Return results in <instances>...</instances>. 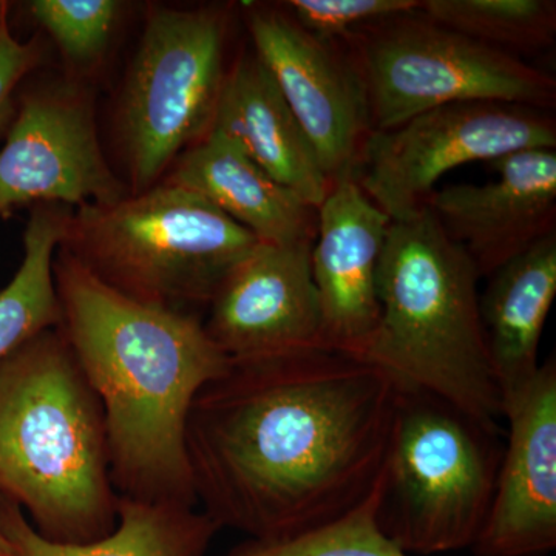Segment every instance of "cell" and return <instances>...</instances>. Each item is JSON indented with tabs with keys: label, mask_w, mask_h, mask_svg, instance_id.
Here are the masks:
<instances>
[{
	"label": "cell",
	"mask_w": 556,
	"mask_h": 556,
	"mask_svg": "<svg viewBox=\"0 0 556 556\" xmlns=\"http://www.w3.org/2000/svg\"><path fill=\"white\" fill-rule=\"evenodd\" d=\"M397 397L382 369L334 348L230 361L189 413L197 504L252 541L342 518L378 485Z\"/></svg>",
	"instance_id": "6da1fadb"
},
{
	"label": "cell",
	"mask_w": 556,
	"mask_h": 556,
	"mask_svg": "<svg viewBox=\"0 0 556 556\" xmlns=\"http://www.w3.org/2000/svg\"><path fill=\"white\" fill-rule=\"evenodd\" d=\"M60 249L53 266L60 329L100 399L116 493L197 507L189 413L229 358L195 314L131 299Z\"/></svg>",
	"instance_id": "7a4b0ae2"
},
{
	"label": "cell",
	"mask_w": 556,
	"mask_h": 556,
	"mask_svg": "<svg viewBox=\"0 0 556 556\" xmlns=\"http://www.w3.org/2000/svg\"><path fill=\"white\" fill-rule=\"evenodd\" d=\"M0 496L51 543L118 526L104 412L60 327L0 362Z\"/></svg>",
	"instance_id": "3957f363"
},
{
	"label": "cell",
	"mask_w": 556,
	"mask_h": 556,
	"mask_svg": "<svg viewBox=\"0 0 556 556\" xmlns=\"http://www.w3.org/2000/svg\"><path fill=\"white\" fill-rule=\"evenodd\" d=\"M479 278L430 208L391 222L378 269V324L356 357L401 390L426 391L500 427L503 396L479 313Z\"/></svg>",
	"instance_id": "277c9868"
},
{
	"label": "cell",
	"mask_w": 556,
	"mask_h": 556,
	"mask_svg": "<svg viewBox=\"0 0 556 556\" xmlns=\"http://www.w3.org/2000/svg\"><path fill=\"white\" fill-rule=\"evenodd\" d=\"M260 240L182 186L79 207L61 248L123 294L178 311L208 305Z\"/></svg>",
	"instance_id": "5b68a950"
},
{
	"label": "cell",
	"mask_w": 556,
	"mask_h": 556,
	"mask_svg": "<svg viewBox=\"0 0 556 556\" xmlns=\"http://www.w3.org/2000/svg\"><path fill=\"white\" fill-rule=\"evenodd\" d=\"M500 437V427L444 399L399 388L379 478L380 530L409 555L473 546L495 492Z\"/></svg>",
	"instance_id": "8992f818"
},
{
	"label": "cell",
	"mask_w": 556,
	"mask_h": 556,
	"mask_svg": "<svg viewBox=\"0 0 556 556\" xmlns=\"http://www.w3.org/2000/svg\"><path fill=\"white\" fill-rule=\"evenodd\" d=\"M419 10L348 38L354 43L350 58L367 91L371 130L393 129L428 110L457 102L554 108V76L442 27Z\"/></svg>",
	"instance_id": "52a82bcc"
},
{
	"label": "cell",
	"mask_w": 556,
	"mask_h": 556,
	"mask_svg": "<svg viewBox=\"0 0 556 556\" xmlns=\"http://www.w3.org/2000/svg\"><path fill=\"white\" fill-rule=\"evenodd\" d=\"M219 11L160 10L131 62L119 127L135 193L152 188L178 153L206 137L225 83Z\"/></svg>",
	"instance_id": "ba28073f"
},
{
	"label": "cell",
	"mask_w": 556,
	"mask_h": 556,
	"mask_svg": "<svg viewBox=\"0 0 556 556\" xmlns=\"http://www.w3.org/2000/svg\"><path fill=\"white\" fill-rule=\"evenodd\" d=\"M555 148V121L541 110L457 102L393 129L369 131L354 175L391 222H408L426 207L447 172L477 161L492 163L519 150Z\"/></svg>",
	"instance_id": "9c48e42d"
},
{
	"label": "cell",
	"mask_w": 556,
	"mask_h": 556,
	"mask_svg": "<svg viewBox=\"0 0 556 556\" xmlns=\"http://www.w3.org/2000/svg\"><path fill=\"white\" fill-rule=\"evenodd\" d=\"M124 197L102 155L89 97L67 84L24 97L0 149V214L36 201L83 207Z\"/></svg>",
	"instance_id": "30bf717a"
},
{
	"label": "cell",
	"mask_w": 556,
	"mask_h": 556,
	"mask_svg": "<svg viewBox=\"0 0 556 556\" xmlns=\"http://www.w3.org/2000/svg\"><path fill=\"white\" fill-rule=\"evenodd\" d=\"M248 27L254 53L276 80L331 185L356 174L371 121L353 60L280 11L252 7Z\"/></svg>",
	"instance_id": "8fae6325"
},
{
	"label": "cell",
	"mask_w": 556,
	"mask_h": 556,
	"mask_svg": "<svg viewBox=\"0 0 556 556\" xmlns=\"http://www.w3.org/2000/svg\"><path fill=\"white\" fill-rule=\"evenodd\" d=\"M313 243L260 241L219 285L203 325L229 361L321 345Z\"/></svg>",
	"instance_id": "7c38bea8"
},
{
	"label": "cell",
	"mask_w": 556,
	"mask_h": 556,
	"mask_svg": "<svg viewBox=\"0 0 556 556\" xmlns=\"http://www.w3.org/2000/svg\"><path fill=\"white\" fill-rule=\"evenodd\" d=\"M507 420L495 492L477 556H544L556 547V364L503 408Z\"/></svg>",
	"instance_id": "4fadbf2b"
},
{
	"label": "cell",
	"mask_w": 556,
	"mask_h": 556,
	"mask_svg": "<svg viewBox=\"0 0 556 556\" xmlns=\"http://www.w3.org/2000/svg\"><path fill=\"white\" fill-rule=\"evenodd\" d=\"M489 164L492 181L433 190L424 204L481 277L556 232V150H519Z\"/></svg>",
	"instance_id": "5bb4252c"
},
{
	"label": "cell",
	"mask_w": 556,
	"mask_h": 556,
	"mask_svg": "<svg viewBox=\"0 0 556 556\" xmlns=\"http://www.w3.org/2000/svg\"><path fill=\"white\" fill-rule=\"evenodd\" d=\"M316 217L311 269L320 303V343L356 356L378 324V269L391 218L356 175L332 182Z\"/></svg>",
	"instance_id": "9a60e30c"
},
{
	"label": "cell",
	"mask_w": 556,
	"mask_h": 556,
	"mask_svg": "<svg viewBox=\"0 0 556 556\" xmlns=\"http://www.w3.org/2000/svg\"><path fill=\"white\" fill-rule=\"evenodd\" d=\"M211 129L308 206L317 208L328 195L331 181L316 150L257 54L226 73Z\"/></svg>",
	"instance_id": "2e32d148"
},
{
	"label": "cell",
	"mask_w": 556,
	"mask_h": 556,
	"mask_svg": "<svg viewBox=\"0 0 556 556\" xmlns=\"http://www.w3.org/2000/svg\"><path fill=\"white\" fill-rule=\"evenodd\" d=\"M167 182L204 197L263 243L316 237V208L278 185L218 130H208L179 156Z\"/></svg>",
	"instance_id": "e0dca14e"
},
{
	"label": "cell",
	"mask_w": 556,
	"mask_h": 556,
	"mask_svg": "<svg viewBox=\"0 0 556 556\" xmlns=\"http://www.w3.org/2000/svg\"><path fill=\"white\" fill-rule=\"evenodd\" d=\"M490 277L484 294L479 295V313L504 408L540 369L538 348L556 298V232Z\"/></svg>",
	"instance_id": "ac0fdd59"
},
{
	"label": "cell",
	"mask_w": 556,
	"mask_h": 556,
	"mask_svg": "<svg viewBox=\"0 0 556 556\" xmlns=\"http://www.w3.org/2000/svg\"><path fill=\"white\" fill-rule=\"evenodd\" d=\"M219 527L197 507L119 496L118 526L89 544L51 543L22 508L0 496V533L14 556H204Z\"/></svg>",
	"instance_id": "d6986e66"
},
{
	"label": "cell",
	"mask_w": 556,
	"mask_h": 556,
	"mask_svg": "<svg viewBox=\"0 0 556 556\" xmlns=\"http://www.w3.org/2000/svg\"><path fill=\"white\" fill-rule=\"evenodd\" d=\"M70 215L61 204H40L24 233V258L0 289V362L47 329L61 324L54 254L67 236Z\"/></svg>",
	"instance_id": "ffe728a7"
},
{
	"label": "cell",
	"mask_w": 556,
	"mask_h": 556,
	"mask_svg": "<svg viewBox=\"0 0 556 556\" xmlns=\"http://www.w3.org/2000/svg\"><path fill=\"white\" fill-rule=\"evenodd\" d=\"M420 13L442 27L497 50L547 49L556 36L551 0H426Z\"/></svg>",
	"instance_id": "44dd1931"
},
{
	"label": "cell",
	"mask_w": 556,
	"mask_h": 556,
	"mask_svg": "<svg viewBox=\"0 0 556 556\" xmlns=\"http://www.w3.org/2000/svg\"><path fill=\"white\" fill-rule=\"evenodd\" d=\"M379 481L367 500L329 525L283 541H252L223 556H413L380 530Z\"/></svg>",
	"instance_id": "7402d4cb"
},
{
	"label": "cell",
	"mask_w": 556,
	"mask_h": 556,
	"mask_svg": "<svg viewBox=\"0 0 556 556\" xmlns=\"http://www.w3.org/2000/svg\"><path fill=\"white\" fill-rule=\"evenodd\" d=\"M113 0H35L33 17L56 40L62 53L78 65L100 60L118 21Z\"/></svg>",
	"instance_id": "603a6c76"
},
{
	"label": "cell",
	"mask_w": 556,
	"mask_h": 556,
	"mask_svg": "<svg viewBox=\"0 0 556 556\" xmlns=\"http://www.w3.org/2000/svg\"><path fill=\"white\" fill-rule=\"evenodd\" d=\"M287 5L303 30L328 42L420 9L417 0H289Z\"/></svg>",
	"instance_id": "cb8c5ba5"
},
{
	"label": "cell",
	"mask_w": 556,
	"mask_h": 556,
	"mask_svg": "<svg viewBox=\"0 0 556 556\" xmlns=\"http://www.w3.org/2000/svg\"><path fill=\"white\" fill-rule=\"evenodd\" d=\"M35 42H20L10 33L9 24L0 31V131L13 115V91L20 80L38 61Z\"/></svg>",
	"instance_id": "d4e9b609"
},
{
	"label": "cell",
	"mask_w": 556,
	"mask_h": 556,
	"mask_svg": "<svg viewBox=\"0 0 556 556\" xmlns=\"http://www.w3.org/2000/svg\"><path fill=\"white\" fill-rule=\"evenodd\" d=\"M0 556H14L13 548H11L9 541L0 533Z\"/></svg>",
	"instance_id": "484cf974"
},
{
	"label": "cell",
	"mask_w": 556,
	"mask_h": 556,
	"mask_svg": "<svg viewBox=\"0 0 556 556\" xmlns=\"http://www.w3.org/2000/svg\"><path fill=\"white\" fill-rule=\"evenodd\" d=\"M7 24V7L5 3L0 2V31H2L3 25Z\"/></svg>",
	"instance_id": "4316f807"
}]
</instances>
